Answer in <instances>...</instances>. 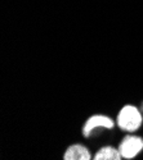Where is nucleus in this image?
Wrapping results in <instances>:
<instances>
[{"mask_svg":"<svg viewBox=\"0 0 143 160\" xmlns=\"http://www.w3.org/2000/svg\"><path fill=\"white\" fill-rule=\"evenodd\" d=\"M143 122L140 112L133 105H126L118 115V124L125 132H135Z\"/></svg>","mask_w":143,"mask_h":160,"instance_id":"f257e3e1","label":"nucleus"},{"mask_svg":"<svg viewBox=\"0 0 143 160\" xmlns=\"http://www.w3.org/2000/svg\"><path fill=\"white\" fill-rule=\"evenodd\" d=\"M142 149H143V140L138 136H126L119 148L123 158L125 159L134 158L142 151Z\"/></svg>","mask_w":143,"mask_h":160,"instance_id":"f03ea898","label":"nucleus"},{"mask_svg":"<svg viewBox=\"0 0 143 160\" xmlns=\"http://www.w3.org/2000/svg\"><path fill=\"white\" fill-rule=\"evenodd\" d=\"M112 127H113V121L111 118H108L106 115H93L86 121V123L83 128V133L85 137H89L93 133V131L97 128H108L110 129Z\"/></svg>","mask_w":143,"mask_h":160,"instance_id":"7ed1b4c3","label":"nucleus"},{"mask_svg":"<svg viewBox=\"0 0 143 160\" xmlns=\"http://www.w3.org/2000/svg\"><path fill=\"white\" fill-rule=\"evenodd\" d=\"M64 160H90L92 154L83 145H72L66 150L63 156Z\"/></svg>","mask_w":143,"mask_h":160,"instance_id":"20e7f679","label":"nucleus"},{"mask_svg":"<svg viewBox=\"0 0 143 160\" xmlns=\"http://www.w3.org/2000/svg\"><path fill=\"white\" fill-rule=\"evenodd\" d=\"M123 158L120 150H116L112 146H105L103 149H101L93 159L96 160H120Z\"/></svg>","mask_w":143,"mask_h":160,"instance_id":"39448f33","label":"nucleus"},{"mask_svg":"<svg viewBox=\"0 0 143 160\" xmlns=\"http://www.w3.org/2000/svg\"><path fill=\"white\" fill-rule=\"evenodd\" d=\"M142 110H143V104H142Z\"/></svg>","mask_w":143,"mask_h":160,"instance_id":"423d86ee","label":"nucleus"}]
</instances>
